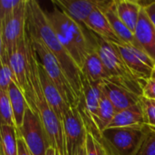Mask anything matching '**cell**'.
Masks as SVG:
<instances>
[{"instance_id":"1","label":"cell","mask_w":155,"mask_h":155,"mask_svg":"<svg viewBox=\"0 0 155 155\" xmlns=\"http://www.w3.org/2000/svg\"><path fill=\"white\" fill-rule=\"evenodd\" d=\"M26 33L31 39L43 43L54 54L63 67L78 98L81 99V70L61 44L46 16L45 11H44L38 2L34 0H27Z\"/></svg>"},{"instance_id":"2","label":"cell","mask_w":155,"mask_h":155,"mask_svg":"<svg viewBox=\"0 0 155 155\" xmlns=\"http://www.w3.org/2000/svg\"><path fill=\"white\" fill-rule=\"evenodd\" d=\"M45 14L61 44L81 70L87 56L96 50L95 34L84 24L68 16L56 5Z\"/></svg>"},{"instance_id":"3","label":"cell","mask_w":155,"mask_h":155,"mask_svg":"<svg viewBox=\"0 0 155 155\" xmlns=\"http://www.w3.org/2000/svg\"><path fill=\"white\" fill-rule=\"evenodd\" d=\"M27 40V52H28V65H29V77L34 90L35 104L36 106V112L45 133L50 141L51 146L54 147L59 155H67L64 142V135L63 130V124L61 120L57 117L54 110L47 103L44 92L42 90L39 71H38V60L32 45L31 40L26 33Z\"/></svg>"},{"instance_id":"4","label":"cell","mask_w":155,"mask_h":155,"mask_svg":"<svg viewBox=\"0 0 155 155\" xmlns=\"http://www.w3.org/2000/svg\"><path fill=\"white\" fill-rule=\"evenodd\" d=\"M95 38L96 51L110 74L108 81L142 97L143 84L132 73L114 45L96 35Z\"/></svg>"},{"instance_id":"5","label":"cell","mask_w":155,"mask_h":155,"mask_svg":"<svg viewBox=\"0 0 155 155\" xmlns=\"http://www.w3.org/2000/svg\"><path fill=\"white\" fill-rule=\"evenodd\" d=\"M149 132L148 124L107 128L98 140L107 155H137Z\"/></svg>"},{"instance_id":"6","label":"cell","mask_w":155,"mask_h":155,"mask_svg":"<svg viewBox=\"0 0 155 155\" xmlns=\"http://www.w3.org/2000/svg\"><path fill=\"white\" fill-rule=\"evenodd\" d=\"M30 40L39 64L42 65L47 75L53 81L65 103L70 107H77L79 105L80 99L75 94L70 81L68 80L63 67L61 66L57 59L43 43L31 38Z\"/></svg>"},{"instance_id":"7","label":"cell","mask_w":155,"mask_h":155,"mask_svg":"<svg viewBox=\"0 0 155 155\" xmlns=\"http://www.w3.org/2000/svg\"><path fill=\"white\" fill-rule=\"evenodd\" d=\"M27 0H22L15 10L0 21V60L9 62L19 41L26 33Z\"/></svg>"},{"instance_id":"8","label":"cell","mask_w":155,"mask_h":155,"mask_svg":"<svg viewBox=\"0 0 155 155\" xmlns=\"http://www.w3.org/2000/svg\"><path fill=\"white\" fill-rule=\"evenodd\" d=\"M17 136L21 137L33 155H45L50 141L37 114L27 106L22 126L16 130Z\"/></svg>"},{"instance_id":"9","label":"cell","mask_w":155,"mask_h":155,"mask_svg":"<svg viewBox=\"0 0 155 155\" xmlns=\"http://www.w3.org/2000/svg\"><path fill=\"white\" fill-rule=\"evenodd\" d=\"M121 54L132 73L143 84L152 78L153 71L155 67V61L152 59L141 48L130 45L121 44L114 45Z\"/></svg>"},{"instance_id":"10","label":"cell","mask_w":155,"mask_h":155,"mask_svg":"<svg viewBox=\"0 0 155 155\" xmlns=\"http://www.w3.org/2000/svg\"><path fill=\"white\" fill-rule=\"evenodd\" d=\"M67 155H76L84 146L86 128L78 107H70L62 119Z\"/></svg>"},{"instance_id":"11","label":"cell","mask_w":155,"mask_h":155,"mask_svg":"<svg viewBox=\"0 0 155 155\" xmlns=\"http://www.w3.org/2000/svg\"><path fill=\"white\" fill-rule=\"evenodd\" d=\"M104 0H53L56 5L68 16L80 24H84L90 15L100 8Z\"/></svg>"},{"instance_id":"12","label":"cell","mask_w":155,"mask_h":155,"mask_svg":"<svg viewBox=\"0 0 155 155\" xmlns=\"http://www.w3.org/2000/svg\"><path fill=\"white\" fill-rule=\"evenodd\" d=\"M134 36L138 46L155 61V25L144 8H142Z\"/></svg>"},{"instance_id":"13","label":"cell","mask_w":155,"mask_h":155,"mask_svg":"<svg viewBox=\"0 0 155 155\" xmlns=\"http://www.w3.org/2000/svg\"><path fill=\"white\" fill-rule=\"evenodd\" d=\"M38 71H39V78L40 83L42 86V90L44 92L45 97L51 106V108L54 110L57 117L61 120L65 114V113L68 111L70 106L65 103L64 98L62 97L60 92L53 83V81L50 79V77L47 75L42 65L38 62Z\"/></svg>"},{"instance_id":"14","label":"cell","mask_w":155,"mask_h":155,"mask_svg":"<svg viewBox=\"0 0 155 155\" xmlns=\"http://www.w3.org/2000/svg\"><path fill=\"white\" fill-rule=\"evenodd\" d=\"M102 86L114 106L116 113L138 104L141 100V96L108 80L103 81Z\"/></svg>"},{"instance_id":"15","label":"cell","mask_w":155,"mask_h":155,"mask_svg":"<svg viewBox=\"0 0 155 155\" xmlns=\"http://www.w3.org/2000/svg\"><path fill=\"white\" fill-rule=\"evenodd\" d=\"M84 25L94 34L113 45L124 44L100 8L95 9L90 15L88 19L84 22Z\"/></svg>"},{"instance_id":"16","label":"cell","mask_w":155,"mask_h":155,"mask_svg":"<svg viewBox=\"0 0 155 155\" xmlns=\"http://www.w3.org/2000/svg\"><path fill=\"white\" fill-rule=\"evenodd\" d=\"M100 10L104 14L109 23L111 24L113 29L114 30V32L117 34V35L119 36V38L122 40L124 44H130V45H134L139 47L137 45L134 34L128 29V27L123 23V21L119 17L117 11H116L115 0H113V1L104 0L102 5L100 6Z\"/></svg>"},{"instance_id":"17","label":"cell","mask_w":155,"mask_h":155,"mask_svg":"<svg viewBox=\"0 0 155 155\" xmlns=\"http://www.w3.org/2000/svg\"><path fill=\"white\" fill-rule=\"evenodd\" d=\"M143 124H146L144 110L142 102L140 100L138 104L116 113L113 121L111 122V124L107 128L128 127V126L143 125Z\"/></svg>"},{"instance_id":"18","label":"cell","mask_w":155,"mask_h":155,"mask_svg":"<svg viewBox=\"0 0 155 155\" xmlns=\"http://www.w3.org/2000/svg\"><path fill=\"white\" fill-rule=\"evenodd\" d=\"M81 74L92 82L101 83L110 78V74L97 51L91 53L81 68Z\"/></svg>"},{"instance_id":"19","label":"cell","mask_w":155,"mask_h":155,"mask_svg":"<svg viewBox=\"0 0 155 155\" xmlns=\"http://www.w3.org/2000/svg\"><path fill=\"white\" fill-rule=\"evenodd\" d=\"M142 8L143 7L140 5L139 1H133V0L116 1V11L120 19L134 34L136 25L138 24Z\"/></svg>"},{"instance_id":"20","label":"cell","mask_w":155,"mask_h":155,"mask_svg":"<svg viewBox=\"0 0 155 155\" xmlns=\"http://www.w3.org/2000/svg\"><path fill=\"white\" fill-rule=\"evenodd\" d=\"M7 93H8V96L10 99L12 110L14 113L15 127H16V130H18L22 126L25 114L28 104H27L24 93L15 83L13 82L10 84Z\"/></svg>"},{"instance_id":"21","label":"cell","mask_w":155,"mask_h":155,"mask_svg":"<svg viewBox=\"0 0 155 155\" xmlns=\"http://www.w3.org/2000/svg\"><path fill=\"white\" fill-rule=\"evenodd\" d=\"M115 114L116 111L114 109V106L113 105L112 102L110 101L109 97L107 96L102 86V95L99 103L97 117L95 120V125L98 131L100 132V134L104 132L105 129H107V127L113 121Z\"/></svg>"},{"instance_id":"22","label":"cell","mask_w":155,"mask_h":155,"mask_svg":"<svg viewBox=\"0 0 155 155\" xmlns=\"http://www.w3.org/2000/svg\"><path fill=\"white\" fill-rule=\"evenodd\" d=\"M16 128L1 125V155H18Z\"/></svg>"},{"instance_id":"23","label":"cell","mask_w":155,"mask_h":155,"mask_svg":"<svg viewBox=\"0 0 155 155\" xmlns=\"http://www.w3.org/2000/svg\"><path fill=\"white\" fill-rule=\"evenodd\" d=\"M0 110H1V125L15 127L14 113L12 110L10 99L7 92L0 91Z\"/></svg>"},{"instance_id":"24","label":"cell","mask_w":155,"mask_h":155,"mask_svg":"<svg viewBox=\"0 0 155 155\" xmlns=\"http://www.w3.org/2000/svg\"><path fill=\"white\" fill-rule=\"evenodd\" d=\"M1 61V72H0V91L7 92L10 84L14 82L17 84L14 72L9 64V62ZM18 85V84H17Z\"/></svg>"},{"instance_id":"25","label":"cell","mask_w":155,"mask_h":155,"mask_svg":"<svg viewBox=\"0 0 155 155\" xmlns=\"http://www.w3.org/2000/svg\"><path fill=\"white\" fill-rule=\"evenodd\" d=\"M85 152L86 155H107L99 140L90 132L86 134Z\"/></svg>"},{"instance_id":"26","label":"cell","mask_w":155,"mask_h":155,"mask_svg":"<svg viewBox=\"0 0 155 155\" xmlns=\"http://www.w3.org/2000/svg\"><path fill=\"white\" fill-rule=\"evenodd\" d=\"M137 155H155V127L150 126V132Z\"/></svg>"},{"instance_id":"27","label":"cell","mask_w":155,"mask_h":155,"mask_svg":"<svg viewBox=\"0 0 155 155\" xmlns=\"http://www.w3.org/2000/svg\"><path fill=\"white\" fill-rule=\"evenodd\" d=\"M141 102L144 110L146 124L150 126L155 127V100L142 97Z\"/></svg>"},{"instance_id":"28","label":"cell","mask_w":155,"mask_h":155,"mask_svg":"<svg viewBox=\"0 0 155 155\" xmlns=\"http://www.w3.org/2000/svg\"><path fill=\"white\" fill-rule=\"evenodd\" d=\"M22 0H0V21L9 15Z\"/></svg>"},{"instance_id":"29","label":"cell","mask_w":155,"mask_h":155,"mask_svg":"<svg viewBox=\"0 0 155 155\" xmlns=\"http://www.w3.org/2000/svg\"><path fill=\"white\" fill-rule=\"evenodd\" d=\"M143 97L155 100V79H149L143 86Z\"/></svg>"},{"instance_id":"30","label":"cell","mask_w":155,"mask_h":155,"mask_svg":"<svg viewBox=\"0 0 155 155\" xmlns=\"http://www.w3.org/2000/svg\"><path fill=\"white\" fill-rule=\"evenodd\" d=\"M17 143H18V155H33L30 153L25 143L21 137H18Z\"/></svg>"},{"instance_id":"31","label":"cell","mask_w":155,"mask_h":155,"mask_svg":"<svg viewBox=\"0 0 155 155\" xmlns=\"http://www.w3.org/2000/svg\"><path fill=\"white\" fill-rule=\"evenodd\" d=\"M149 18L151 19V21L155 25V1H153L147 7L144 8Z\"/></svg>"},{"instance_id":"32","label":"cell","mask_w":155,"mask_h":155,"mask_svg":"<svg viewBox=\"0 0 155 155\" xmlns=\"http://www.w3.org/2000/svg\"><path fill=\"white\" fill-rule=\"evenodd\" d=\"M45 155H59V153H57V151L54 148V147H49L45 153Z\"/></svg>"},{"instance_id":"33","label":"cell","mask_w":155,"mask_h":155,"mask_svg":"<svg viewBox=\"0 0 155 155\" xmlns=\"http://www.w3.org/2000/svg\"><path fill=\"white\" fill-rule=\"evenodd\" d=\"M76 155H86V152H85V144H84V146H83V147L78 151V153H76Z\"/></svg>"},{"instance_id":"34","label":"cell","mask_w":155,"mask_h":155,"mask_svg":"<svg viewBox=\"0 0 155 155\" xmlns=\"http://www.w3.org/2000/svg\"><path fill=\"white\" fill-rule=\"evenodd\" d=\"M152 78H153V79H155V67H154V69H153V74H152Z\"/></svg>"}]
</instances>
